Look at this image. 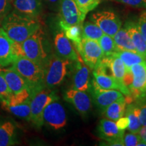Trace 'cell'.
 Masks as SVG:
<instances>
[{
	"mask_svg": "<svg viewBox=\"0 0 146 146\" xmlns=\"http://www.w3.org/2000/svg\"><path fill=\"white\" fill-rule=\"evenodd\" d=\"M1 26L12 41L20 43L41 28L37 18L22 15L14 10L5 16Z\"/></svg>",
	"mask_w": 146,
	"mask_h": 146,
	"instance_id": "6da1fadb",
	"label": "cell"
},
{
	"mask_svg": "<svg viewBox=\"0 0 146 146\" xmlns=\"http://www.w3.org/2000/svg\"><path fill=\"white\" fill-rule=\"evenodd\" d=\"M14 70L29 85L33 94L44 86V66L24 56H15L12 63Z\"/></svg>",
	"mask_w": 146,
	"mask_h": 146,
	"instance_id": "7a4b0ae2",
	"label": "cell"
},
{
	"mask_svg": "<svg viewBox=\"0 0 146 146\" xmlns=\"http://www.w3.org/2000/svg\"><path fill=\"white\" fill-rule=\"evenodd\" d=\"M72 62L56 54L49 56L44 66V86L49 89L59 86L68 74Z\"/></svg>",
	"mask_w": 146,
	"mask_h": 146,
	"instance_id": "3957f363",
	"label": "cell"
},
{
	"mask_svg": "<svg viewBox=\"0 0 146 146\" xmlns=\"http://www.w3.org/2000/svg\"><path fill=\"white\" fill-rule=\"evenodd\" d=\"M56 100L58 97L52 89L43 87L35 91L30 100L31 120L37 128L43 125V113L47 105Z\"/></svg>",
	"mask_w": 146,
	"mask_h": 146,
	"instance_id": "277c9868",
	"label": "cell"
},
{
	"mask_svg": "<svg viewBox=\"0 0 146 146\" xmlns=\"http://www.w3.org/2000/svg\"><path fill=\"white\" fill-rule=\"evenodd\" d=\"M23 56L44 66L49 56L45 47L44 33L41 28L21 43Z\"/></svg>",
	"mask_w": 146,
	"mask_h": 146,
	"instance_id": "5b68a950",
	"label": "cell"
},
{
	"mask_svg": "<svg viewBox=\"0 0 146 146\" xmlns=\"http://www.w3.org/2000/svg\"><path fill=\"white\" fill-rule=\"evenodd\" d=\"M74 46L84 63L92 70L98 66L104 56L98 42L95 40L82 38L81 42Z\"/></svg>",
	"mask_w": 146,
	"mask_h": 146,
	"instance_id": "8992f818",
	"label": "cell"
},
{
	"mask_svg": "<svg viewBox=\"0 0 146 146\" xmlns=\"http://www.w3.org/2000/svg\"><path fill=\"white\" fill-rule=\"evenodd\" d=\"M43 125L54 129H62L67 124V116L65 109L58 100L49 104L43 113Z\"/></svg>",
	"mask_w": 146,
	"mask_h": 146,
	"instance_id": "52a82bcc",
	"label": "cell"
},
{
	"mask_svg": "<svg viewBox=\"0 0 146 146\" xmlns=\"http://www.w3.org/2000/svg\"><path fill=\"white\" fill-rule=\"evenodd\" d=\"M91 21L96 24L102 31L108 35L112 36L120 29L122 23L115 12L110 10H102L95 12L90 16Z\"/></svg>",
	"mask_w": 146,
	"mask_h": 146,
	"instance_id": "ba28073f",
	"label": "cell"
},
{
	"mask_svg": "<svg viewBox=\"0 0 146 146\" xmlns=\"http://www.w3.org/2000/svg\"><path fill=\"white\" fill-rule=\"evenodd\" d=\"M58 10L60 25H83L86 16L80 11L74 0H60Z\"/></svg>",
	"mask_w": 146,
	"mask_h": 146,
	"instance_id": "9c48e42d",
	"label": "cell"
},
{
	"mask_svg": "<svg viewBox=\"0 0 146 146\" xmlns=\"http://www.w3.org/2000/svg\"><path fill=\"white\" fill-rule=\"evenodd\" d=\"M130 72L131 81L128 89L133 101L146 96V61L132 66Z\"/></svg>",
	"mask_w": 146,
	"mask_h": 146,
	"instance_id": "30bf717a",
	"label": "cell"
},
{
	"mask_svg": "<svg viewBox=\"0 0 146 146\" xmlns=\"http://www.w3.org/2000/svg\"><path fill=\"white\" fill-rule=\"evenodd\" d=\"M98 131L100 137L108 143L106 145L124 146L123 137L125 132L118 129L115 121L103 118L100 120Z\"/></svg>",
	"mask_w": 146,
	"mask_h": 146,
	"instance_id": "8fae6325",
	"label": "cell"
},
{
	"mask_svg": "<svg viewBox=\"0 0 146 146\" xmlns=\"http://www.w3.org/2000/svg\"><path fill=\"white\" fill-rule=\"evenodd\" d=\"M54 43L56 54L60 58L73 62L83 60L78 54V52H76L75 48L70 42V40L66 37L62 31L58 32L56 34Z\"/></svg>",
	"mask_w": 146,
	"mask_h": 146,
	"instance_id": "7c38bea8",
	"label": "cell"
},
{
	"mask_svg": "<svg viewBox=\"0 0 146 146\" xmlns=\"http://www.w3.org/2000/svg\"><path fill=\"white\" fill-rule=\"evenodd\" d=\"M93 74L94 79L92 81V85L102 89L119 91L123 93L124 96L131 98L130 91L125 83L119 81L113 76L108 75L103 72H96L95 70L93 72Z\"/></svg>",
	"mask_w": 146,
	"mask_h": 146,
	"instance_id": "4fadbf2b",
	"label": "cell"
},
{
	"mask_svg": "<svg viewBox=\"0 0 146 146\" xmlns=\"http://www.w3.org/2000/svg\"><path fill=\"white\" fill-rule=\"evenodd\" d=\"M64 98L70 103L81 115H86L91 108V100L86 91L70 89L65 92Z\"/></svg>",
	"mask_w": 146,
	"mask_h": 146,
	"instance_id": "5bb4252c",
	"label": "cell"
},
{
	"mask_svg": "<svg viewBox=\"0 0 146 146\" xmlns=\"http://www.w3.org/2000/svg\"><path fill=\"white\" fill-rule=\"evenodd\" d=\"M89 89H91V94L94 102L97 106L103 110L108 106L125 97L123 94L117 90L113 89H102L91 85Z\"/></svg>",
	"mask_w": 146,
	"mask_h": 146,
	"instance_id": "9a60e30c",
	"label": "cell"
},
{
	"mask_svg": "<svg viewBox=\"0 0 146 146\" xmlns=\"http://www.w3.org/2000/svg\"><path fill=\"white\" fill-rule=\"evenodd\" d=\"M72 82V89L83 91L89 90V70L83 60L74 62Z\"/></svg>",
	"mask_w": 146,
	"mask_h": 146,
	"instance_id": "2e32d148",
	"label": "cell"
},
{
	"mask_svg": "<svg viewBox=\"0 0 146 146\" xmlns=\"http://www.w3.org/2000/svg\"><path fill=\"white\" fill-rule=\"evenodd\" d=\"M0 74L6 82L11 94L19 92L24 89H31L25 79L12 67L6 68L0 66Z\"/></svg>",
	"mask_w": 146,
	"mask_h": 146,
	"instance_id": "e0dca14e",
	"label": "cell"
},
{
	"mask_svg": "<svg viewBox=\"0 0 146 146\" xmlns=\"http://www.w3.org/2000/svg\"><path fill=\"white\" fill-rule=\"evenodd\" d=\"M14 11L29 17L37 18L42 11V0H14Z\"/></svg>",
	"mask_w": 146,
	"mask_h": 146,
	"instance_id": "ac0fdd59",
	"label": "cell"
},
{
	"mask_svg": "<svg viewBox=\"0 0 146 146\" xmlns=\"http://www.w3.org/2000/svg\"><path fill=\"white\" fill-rule=\"evenodd\" d=\"M14 58V41L0 27V66L6 67L11 65Z\"/></svg>",
	"mask_w": 146,
	"mask_h": 146,
	"instance_id": "d6986e66",
	"label": "cell"
},
{
	"mask_svg": "<svg viewBox=\"0 0 146 146\" xmlns=\"http://www.w3.org/2000/svg\"><path fill=\"white\" fill-rule=\"evenodd\" d=\"M125 28L134 43L136 52L146 60V41L139 30L137 24L133 21L128 22L125 25Z\"/></svg>",
	"mask_w": 146,
	"mask_h": 146,
	"instance_id": "ffe728a7",
	"label": "cell"
},
{
	"mask_svg": "<svg viewBox=\"0 0 146 146\" xmlns=\"http://www.w3.org/2000/svg\"><path fill=\"white\" fill-rule=\"evenodd\" d=\"M103 59L108 66L112 75L118 81L124 83L123 80L127 70L122 60L118 57L116 53L109 56H104Z\"/></svg>",
	"mask_w": 146,
	"mask_h": 146,
	"instance_id": "44dd1931",
	"label": "cell"
},
{
	"mask_svg": "<svg viewBox=\"0 0 146 146\" xmlns=\"http://www.w3.org/2000/svg\"><path fill=\"white\" fill-rule=\"evenodd\" d=\"M126 105H127L126 98L125 97H123L117 101L113 102L111 104L108 106L106 108L102 110V112L106 118L116 122L120 117L125 115Z\"/></svg>",
	"mask_w": 146,
	"mask_h": 146,
	"instance_id": "7402d4cb",
	"label": "cell"
},
{
	"mask_svg": "<svg viewBox=\"0 0 146 146\" xmlns=\"http://www.w3.org/2000/svg\"><path fill=\"white\" fill-rule=\"evenodd\" d=\"M125 116L129 120V125L127 129L130 132L139 133L142 126L139 116V110L135 102H130L126 105Z\"/></svg>",
	"mask_w": 146,
	"mask_h": 146,
	"instance_id": "603a6c76",
	"label": "cell"
},
{
	"mask_svg": "<svg viewBox=\"0 0 146 146\" xmlns=\"http://www.w3.org/2000/svg\"><path fill=\"white\" fill-rule=\"evenodd\" d=\"M113 39L117 51L129 50L137 52L134 43L125 27H120L117 33L113 36Z\"/></svg>",
	"mask_w": 146,
	"mask_h": 146,
	"instance_id": "cb8c5ba5",
	"label": "cell"
},
{
	"mask_svg": "<svg viewBox=\"0 0 146 146\" xmlns=\"http://www.w3.org/2000/svg\"><path fill=\"white\" fill-rule=\"evenodd\" d=\"M15 126L12 122L0 124V146H9L15 143Z\"/></svg>",
	"mask_w": 146,
	"mask_h": 146,
	"instance_id": "d4e9b609",
	"label": "cell"
},
{
	"mask_svg": "<svg viewBox=\"0 0 146 146\" xmlns=\"http://www.w3.org/2000/svg\"><path fill=\"white\" fill-rule=\"evenodd\" d=\"M31 100V99H30ZM30 100L14 106H8L1 104L2 108L11 114L28 121L31 120V105Z\"/></svg>",
	"mask_w": 146,
	"mask_h": 146,
	"instance_id": "484cf974",
	"label": "cell"
},
{
	"mask_svg": "<svg viewBox=\"0 0 146 146\" xmlns=\"http://www.w3.org/2000/svg\"><path fill=\"white\" fill-rule=\"evenodd\" d=\"M116 54L123 62L127 71L130 70L132 66L146 61L143 56L139 54L137 52H133V51L119 50L117 51Z\"/></svg>",
	"mask_w": 146,
	"mask_h": 146,
	"instance_id": "4316f807",
	"label": "cell"
},
{
	"mask_svg": "<svg viewBox=\"0 0 146 146\" xmlns=\"http://www.w3.org/2000/svg\"><path fill=\"white\" fill-rule=\"evenodd\" d=\"M104 33L96 24L87 21L82 25V38H87L98 41Z\"/></svg>",
	"mask_w": 146,
	"mask_h": 146,
	"instance_id": "83f0119b",
	"label": "cell"
},
{
	"mask_svg": "<svg viewBox=\"0 0 146 146\" xmlns=\"http://www.w3.org/2000/svg\"><path fill=\"white\" fill-rule=\"evenodd\" d=\"M62 31L69 40L74 43V45L78 44L82 39V25H60Z\"/></svg>",
	"mask_w": 146,
	"mask_h": 146,
	"instance_id": "f1b7e54d",
	"label": "cell"
},
{
	"mask_svg": "<svg viewBox=\"0 0 146 146\" xmlns=\"http://www.w3.org/2000/svg\"><path fill=\"white\" fill-rule=\"evenodd\" d=\"M33 94V91L31 89H24L19 92L11 94L10 98L5 102H1V104L8 106H14L23 103V102L30 100Z\"/></svg>",
	"mask_w": 146,
	"mask_h": 146,
	"instance_id": "f546056e",
	"label": "cell"
},
{
	"mask_svg": "<svg viewBox=\"0 0 146 146\" xmlns=\"http://www.w3.org/2000/svg\"><path fill=\"white\" fill-rule=\"evenodd\" d=\"M105 56H109L117 52L114 41L112 36L104 34L98 41Z\"/></svg>",
	"mask_w": 146,
	"mask_h": 146,
	"instance_id": "4dcf8cb0",
	"label": "cell"
},
{
	"mask_svg": "<svg viewBox=\"0 0 146 146\" xmlns=\"http://www.w3.org/2000/svg\"><path fill=\"white\" fill-rule=\"evenodd\" d=\"M82 13L86 15L100 4L101 0H74Z\"/></svg>",
	"mask_w": 146,
	"mask_h": 146,
	"instance_id": "1f68e13d",
	"label": "cell"
},
{
	"mask_svg": "<svg viewBox=\"0 0 146 146\" xmlns=\"http://www.w3.org/2000/svg\"><path fill=\"white\" fill-rule=\"evenodd\" d=\"M139 110V116L142 127H146V96L134 99L133 101Z\"/></svg>",
	"mask_w": 146,
	"mask_h": 146,
	"instance_id": "d6a6232c",
	"label": "cell"
},
{
	"mask_svg": "<svg viewBox=\"0 0 146 146\" xmlns=\"http://www.w3.org/2000/svg\"><path fill=\"white\" fill-rule=\"evenodd\" d=\"M141 141L139 135L138 133H134L132 132L125 133L123 137L124 146H135Z\"/></svg>",
	"mask_w": 146,
	"mask_h": 146,
	"instance_id": "836d02e7",
	"label": "cell"
},
{
	"mask_svg": "<svg viewBox=\"0 0 146 146\" xmlns=\"http://www.w3.org/2000/svg\"><path fill=\"white\" fill-rule=\"evenodd\" d=\"M11 95V92L4 78L0 74V101L5 102L8 100Z\"/></svg>",
	"mask_w": 146,
	"mask_h": 146,
	"instance_id": "e575fe53",
	"label": "cell"
},
{
	"mask_svg": "<svg viewBox=\"0 0 146 146\" xmlns=\"http://www.w3.org/2000/svg\"><path fill=\"white\" fill-rule=\"evenodd\" d=\"M12 10L10 0H0V25Z\"/></svg>",
	"mask_w": 146,
	"mask_h": 146,
	"instance_id": "d590c367",
	"label": "cell"
},
{
	"mask_svg": "<svg viewBox=\"0 0 146 146\" xmlns=\"http://www.w3.org/2000/svg\"><path fill=\"white\" fill-rule=\"evenodd\" d=\"M135 8L146 9V0H112Z\"/></svg>",
	"mask_w": 146,
	"mask_h": 146,
	"instance_id": "8d00e7d4",
	"label": "cell"
},
{
	"mask_svg": "<svg viewBox=\"0 0 146 146\" xmlns=\"http://www.w3.org/2000/svg\"><path fill=\"white\" fill-rule=\"evenodd\" d=\"M137 27L141 35L146 41V10L142 12L140 14L137 22Z\"/></svg>",
	"mask_w": 146,
	"mask_h": 146,
	"instance_id": "74e56055",
	"label": "cell"
},
{
	"mask_svg": "<svg viewBox=\"0 0 146 146\" xmlns=\"http://www.w3.org/2000/svg\"><path fill=\"white\" fill-rule=\"evenodd\" d=\"M116 124L118 129L125 131L126 129H127L128 125H129V120H128L127 116H123L116 120Z\"/></svg>",
	"mask_w": 146,
	"mask_h": 146,
	"instance_id": "f35d334b",
	"label": "cell"
},
{
	"mask_svg": "<svg viewBox=\"0 0 146 146\" xmlns=\"http://www.w3.org/2000/svg\"><path fill=\"white\" fill-rule=\"evenodd\" d=\"M60 0H45L49 6L52 9H57L59 7Z\"/></svg>",
	"mask_w": 146,
	"mask_h": 146,
	"instance_id": "ab89813d",
	"label": "cell"
},
{
	"mask_svg": "<svg viewBox=\"0 0 146 146\" xmlns=\"http://www.w3.org/2000/svg\"><path fill=\"white\" fill-rule=\"evenodd\" d=\"M138 134L139 135L142 141L146 143V127H142L140 131H139Z\"/></svg>",
	"mask_w": 146,
	"mask_h": 146,
	"instance_id": "60d3db41",
	"label": "cell"
},
{
	"mask_svg": "<svg viewBox=\"0 0 146 146\" xmlns=\"http://www.w3.org/2000/svg\"><path fill=\"white\" fill-rule=\"evenodd\" d=\"M10 1H11V2H12V1H13L14 0H10Z\"/></svg>",
	"mask_w": 146,
	"mask_h": 146,
	"instance_id": "b9f144b4",
	"label": "cell"
}]
</instances>
